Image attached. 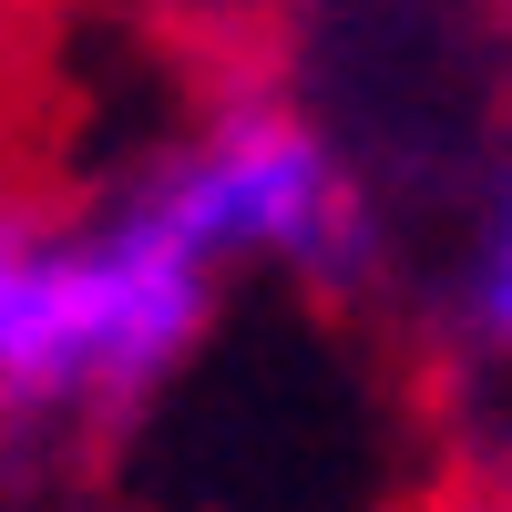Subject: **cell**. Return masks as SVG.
<instances>
[{
    "label": "cell",
    "instance_id": "6da1fadb",
    "mask_svg": "<svg viewBox=\"0 0 512 512\" xmlns=\"http://www.w3.org/2000/svg\"><path fill=\"white\" fill-rule=\"evenodd\" d=\"M216 287L205 256L134 195L113 226H62L52 205H0V420H123L195 359Z\"/></svg>",
    "mask_w": 512,
    "mask_h": 512
},
{
    "label": "cell",
    "instance_id": "7a4b0ae2",
    "mask_svg": "<svg viewBox=\"0 0 512 512\" xmlns=\"http://www.w3.org/2000/svg\"><path fill=\"white\" fill-rule=\"evenodd\" d=\"M144 205H154L195 256L256 246V256H297V267H318V277H338V267L359 256V236H369L349 164H338V154L318 144V123L287 113V103H226V113L144 185Z\"/></svg>",
    "mask_w": 512,
    "mask_h": 512
},
{
    "label": "cell",
    "instance_id": "3957f363",
    "mask_svg": "<svg viewBox=\"0 0 512 512\" xmlns=\"http://www.w3.org/2000/svg\"><path fill=\"white\" fill-rule=\"evenodd\" d=\"M472 328L492 338V349H512V205L492 226V256H482V287H472Z\"/></svg>",
    "mask_w": 512,
    "mask_h": 512
}]
</instances>
